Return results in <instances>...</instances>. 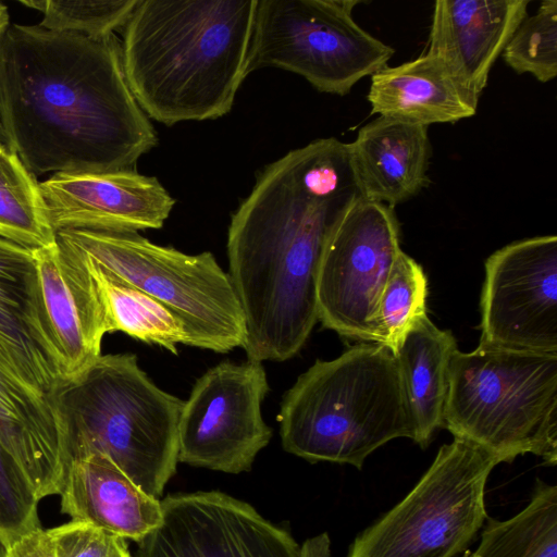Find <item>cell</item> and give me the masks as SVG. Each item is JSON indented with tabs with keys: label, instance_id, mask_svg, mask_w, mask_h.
I'll return each mask as SVG.
<instances>
[{
	"label": "cell",
	"instance_id": "1",
	"mask_svg": "<svg viewBox=\"0 0 557 557\" xmlns=\"http://www.w3.org/2000/svg\"><path fill=\"white\" fill-rule=\"evenodd\" d=\"M0 123L35 176L134 169L157 144L127 85L121 41L10 24L0 40Z\"/></svg>",
	"mask_w": 557,
	"mask_h": 557
},
{
	"label": "cell",
	"instance_id": "2",
	"mask_svg": "<svg viewBox=\"0 0 557 557\" xmlns=\"http://www.w3.org/2000/svg\"><path fill=\"white\" fill-rule=\"evenodd\" d=\"M343 212L282 162L263 169L233 212L227 274L245 317L248 360L285 361L306 344L318 321L323 248Z\"/></svg>",
	"mask_w": 557,
	"mask_h": 557
},
{
	"label": "cell",
	"instance_id": "3",
	"mask_svg": "<svg viewBox=\"0 0 557 557\" xmlns=\"http://www.w3.org/2000/svg\"><path fill=\"white\" fill-rule=\"evenodd\" d=\"M257 0H138L122 63L143 112L165 125L220 117L247 77Z\"/></svg>",
	"mask_w": 557,
	"mask_h": 557
},
{
	"label": "cell",
	"instance_id": "4",
	"mask_svg": "<svg viewBox=\"0 0 557 557\" xmlns=\"http://www.w3.org/2000/svg\"><path fill=\"white\" fill-rule=\"evenodd\" d=\"M277 420L285 451L359 470L387 442L413 441L396 358L376 343L317 360L284 394Z\"/></svg>",
	"mask_w": 557,
	"mask_h": 557
},
{
	"label": "cell",
	"instance_id": "5",
	"mask_svg": "<svg viewBox=\"0 0 557 557\" xmlns=\"http://www.w3.org/2000/svg\"><path fill=\"white\" fill-rule=\"evenodd\" d=\"M69 461L100 455L159 498L177 466L184 401L158 387L133 354L101 355L55 395ZM70 465V463H69Z\"/></svg>",
	"mask_w": 557,
	"mask_h": 557
},
{
	"label": "cell",
	"instance_id": "6",
	"mask_svg": "<svg viewBox=\"0 0 557 557\" xmlns=\"http://www.w3.org/2000/svg\"><path fill=\"white\" fill-rule=\"evenodd\" d=\"M454 437L511 462L524 454L557 462V354L484 344L455 351L444 410Z\"/></svg>",
	"mask_w": 557,
	"mask_h": 557
},
{
	"label": "cell",
	"instance_id": "7",
	"mask_svg": "<svg viewBox=\"0 0 557 557\" xmlns=\"http://www.w3.org/2000/svg\"><path fill=\"white\" fill-rule=\"evenodd\" d=\"M55 239L171 309L188 327L193 347L227 352L244 346L239 299L211 252L187 255L138 232L64 230Z\"/></svg>",
	"mask_w": 557,
	"mask_h": 557
},
{
	"label": "cell",
	"instance_id": "8",
	"mask_svg": "<svg viewBox=\"0 0 557 557\" xmlns=\"http://www.w3.org/2000/svg\"><path fill=\"white\" fill-rule=\"evenodd\" d=\"M499 459L454 437L414 487L349 547L347 557H456L483 528L485 485Z\"/></svg>",
	"mask_w": 557,
	"mask_h": 557
},
{
	"label": "cell",
	"instance_id": "9",
	"mask_svg": "<svg viewBox=\"0 0 557 557\" xmlns=\"http://www.w3.org/2000/svg\"><path fill=\"white\" fill-rule=\"evenodd\" d=\"M358 1L257 0L246 73L276 67L321 92L345 96L387 66L394 49L352 17Z\"/></svg>",
	"mask_w": 557,
	"mask_h": 557
},
{
	"label": "cell",
	"instance_id": "10",
	"mask_svg": "<svg viewBox=\"0 0 557 557\" xmlns=\"http://www.w3.org/2000/svg\"><path fill=\"white\" fill-rule=\"evenodd\" d=\"M400 250L394 208L362 196L354 200L323 248L318 321L341 336L374 343L380 298Z\"/></svg>",
	"mask_w": 557,
	"mask_h": 557
},
{
	"label": "cell",
	"instance_id": "11",
	"mask_svg": "<svg viewBox=\"0 0 557 557\" xmlns=\"http://www.w3.org/2000/svg\"><path fill=\"white\" fill-rule=\"evenodd\" d=\"M268 392L261 362L223 361L206 371L182 408L178 462L232 474L250 471L272 437L261 413Z\"/></svg>",
	"mask_w": 557,
	"mask_h": 557
},
{
	"label": "cell",
	"instance_id": "12",
	"mask_svg": "<svg viewBox=\"0 0 557 557\" xmlns=\"http://www.w3.org/2000/svg\"><path fill=\"white\" fill-rule=\"evenodd\" d=\"M480 344L557 354V237L517 240L485 261Z\"/></svg>",
	"mask_w": 557,
	"mask_h": 557
},
{
	"label": "cell",
	"instance_id": "13",
	"mask_svg": "<svg viewBox=\"0 0 557 557\" xmlns=\"http://www.w3.org/2000/svg\"><path fill=\"white\" fill-rule=\"evenodd\" d=\"M161 506L160 525L137 542L135 557H301L288 531L225 493H177Z\"/></svg>",
	"mask_w": 557,
	"mask_h": 557
},
{
	"label": "cell",
	"instance_id": "14",
	"mask_svg": "<svg viewBox=\"0 0 557 557\" xmlns=\"http://www.w3.org/2000/svg\"><path fill=\"white\" fill-rule=\"evenodd\" d=\"M39 188L54 233L157 230L163 226L175 203L156 177L135 169L54 173L39 183Z\"/></svg>",
	"mask_w": 557,
	"mask_h": 557
},
{
	"label": "cell",
	"instance_id": "15",
	"mask_svg": "<svg viewBox=\"0 0 557 557\" xmlns=\"http://www.w3.org/2000/svg\"><path fill=\"white\" fill-rule=\"evenodd\" d=\"M40 315L66 381L83 374L102 354L110 333L95 282L82 260L57 240L34 250Z\"/></svg>",
	"mask_w": 557,
	"mask_h": 557
},
{
	"label": "cell",
	"instance_id": "16",
	"mask_svg": "<svg viewBox=\"0 0 557 557\" xmlns=\"http://www.w3.org/2000/svg\"><path fill=\"white\" fill-rule=\"evenodd\" d=\"M0 444L39 500L60 494L70 461L58 404L30 385L1 349Z\"/></svg>",
	"mask_w": 557,
	"mask_h": 557
},
{
	"label": "cell",
	"instance_id": "17",
	"mask_svg": "<svg viewBox=\"0 0 557 557\" xmlns=\"http://www.w3.org/2000/svg\"><path fill=\"white\" fill-rule=\"evenodd\" d=\"M528 0H437L429 37V54L440 58L476 101L490 71L519 24Z\"/></svg>",
	"mask_w": 557,
	"mask_h": 557
},
{
	"label": "cell",
	"instance_id": "18",
	"mask_svg": "<svg viewBox=\"0 0 557 557\" xmlns=\"http://www.w3.org/2000/svg\"><path fill=\"white\" fill-rule=\"evenodd\" d=\"M0 349L30 385L55 399L66 377L40 315L35 252L1 237Z\"/></svg>",
	"mask_w": 557,
	"mask_h": 557
},
{
	"label": "cell",
	"instance_id": "19",
	"mask_svg": "<svg viewBox=\"0 0 557 557\" xmlns=\"http://www.w3.org/2000/svg\"><path fill=\"white\" fill-rule=\"evenodd\" d=\"M59 495L61 510L72 521L125 540L139 542L162 521L161 500L146 493L104 456L72 460Z\"/></svg>",
	"mask_w": 557,
	"mask_h": 557
},
{
	"label": "cell",
	"instance_id": "20",
	"mask_svg": "<svg viewBox=\"0 0 557 557\" xmlns=\"http://www.w3.org/2000/svg\"><path fill=\"white\" fill-rule=\"evenodd\" d=\"M362 197L392 208L430 183L428 126L377 116L349 144Z\"/></svg>",
	"mask_w": 557,
	"mask_h": 557
},
{
	"label": "cell",
	"instance_id": "21",
	"mask_svg": "<svg viewBox=\"0 0 557 557\" xmlns=\"http://www.w3.org/2000/svg\"><path fill=\"white\" fill-rule=\"evenodd\" d=\"M371 112L413 124L456 123L475 114L479 101L437 57L425 53L371 76Z\"/></svg>",
	"mask_w": 557,
	"mask_h": 557
},
{
	"label": "cell",
	"instance_id": "22",
	"mask_svg": "<svg viewBox=\"0 0 557 557\" xmlns=\"http://www.w3.org/2000/svg\"><path fill=\"white\" fill-rule=\"evenodd\" d=\"M457 349L453 333L438 329L425 314L406 333L394 354L413 428V442L422 448L430 444L435 431L443 428L449 367Z\"/></svg>",
	"mask_w": 557,
	"mask_h": 557
},
{
	"label": "cell",
	"instance_id": "23",
	"mask_svg": "<svg viewBox=\"0 0 557 557\" xmlns=\"http://www.w3.org/2000/svg\"><path fill=\"white\" fill-rule=\"evenodd\" d=\"M61 245L75 253L90 273L106 310L110 333L124 332L174 355L177 354V344L193 346L188 327L171 309L70 247Z\"/></svg>",
	"mask_w": 557,
	"mask_h": 557
},
{
	"label": "cell",
	"instance_id": "24",
	"mask_svg": "<svg viewBox=\"0 0 557 557\" xmlns=\"http://www.w3.org/2000/svg\"><path fill=\"white\" fill-rule=\"evenodd\" d=\"M465 557H557V486L537 479L521 511L487 517L478 548Z\"/></svg>",
	"mask_w": 557,
	"mask_h": 557
},
{
	"label": "cell",
	"instance_id": "25",
	"mask_svg": "<svg viewBox=\"0 0 557 557\" xmlns=\"http://www.w3.org/2000/svg\"><path fill=\"white\" fill-rule=\"evenodd\" d=\"M0 237L36 250L54 244L39 183L0 143Z\"/></svg>",
	"mask_w": 557,
	"mask_h": 557
},
{
	"label": "cell",
	"instance_id": "26",
	"mask_svg": "<svg viewBox=\"0 0 557 557\" xmlns=\"http://www.w3.org/2000/svg\"><path fill=\"white\" fill-rule=\"evenodd\" d=\"M428 280L422 267L399 251L380 298L374 320L376 344L393 354L426 310Z\"/></svg>",
	"mask_w": 557,
	"mask_h": 557
},
{
	"label": "cell",
	"instance_id": "27",
	"mask_svg": "<svg viewBox=\"0 0 557 557\" xmlns=\"http://www.w3.org/2000/svg\"><path fill=\"white\" fill-rule=\"evenodd\" d=\"M138 0H20L42 13L39 26L101 38L123 28Z\"/></svg>",
	"mask_w": 557,
	"mask_h": 557
},
{
	"label": "cell",
	"instance_id": "28",
	"mask_svg": "<svg viewBox=\"0 0 557 557\" xmlns=\"http://www.w3.org/2000/svg\"><path fill=\"white\" fill-rule=\"evenodd\" d=\"M502 57L518 74L547 83L557 75V1H543L525 16L507 42Z\"/></svg>",
	"mask_w": 557,
	"mask_h": 557
},
{
	"label": "cell",
	"instance_id": "29",
	"mask_svg": "<svg viewBox=\"0 0 557 557\" xmlns=\"http://www.w3.org/2000/svg\"><path fill=\"white\" fill-rule=\"evenodd\" d=\"M38 502L22 469L0 444V535L10 540L39 528Z\"/></svg>",
	"mask_w": 557,
	"mask_h": 557
},
{
	"label": "cell",
	"instance_id": "30",
	"mask_svg": "<svg viewBox=\"0 0 557 557\" xmlns=\"http://www.w3.org/2000/svg\"><path fill=\"white\" fill-rule=\"evenodd\" d=\"M57 531L63 557H133L127 540L89 524L71 520Z\"/></svg>",
	"mask_w": 557,
	"mask_h": 557
},
{
	"label": "cell",
	"instance_id": "31",
	"mask_svg": "<svg viewBox=\"0 0 557 557\" xmlns=\"http://www.w3.org/2000/svg\"><path fill=\"white\" fill-rule=\"evenodd\" d=\"M5 557H63L57 527H39L10 539Z\"/></svg>",
	"mask_w": 557,
	"mask_h": 557
},
{
	"label": "cell",
	"instance_id": "32",
	"mask_svg": "<svg viewBox=\"0 0 557 557\" xmlns=\"http://www.w3.org/2000/svg\"><path fill=\"white\" fill-rule=\"evenodd\" d=\"M10 25V15L8 8L0 2V40Z\"/></svg>",
	"mask_w": 557,
	"mask_h": 557
},
{
	"label": "cell",
	"instance_id": "33",
	"mask_svg": "<svg viewBox=\"0 0 557 557\" xmlns=\"http://www.w3.org/2000/svg\"><path fill=\"white\" fill-rule=\"evenodd\" d=\"M8 539L0 535V557L7 556Z\"/></svg>",
	"mask_w": 557,
	"mask_h": 557
},
{
	"label": "cell",
	"instance_id": "34",
	"mask_svg": "<svg viewBox=\"0 0 557 557\" xmlns=\"http://www.w3.org/2000/svg\"><path fill=\"white\" fill-rule=\"evenodd\" d=\"M0 143L7 145V136L0 123Z\"/></svg>",
	"mask_w": 557,
	"mask_h": 557
}]
</instances>
